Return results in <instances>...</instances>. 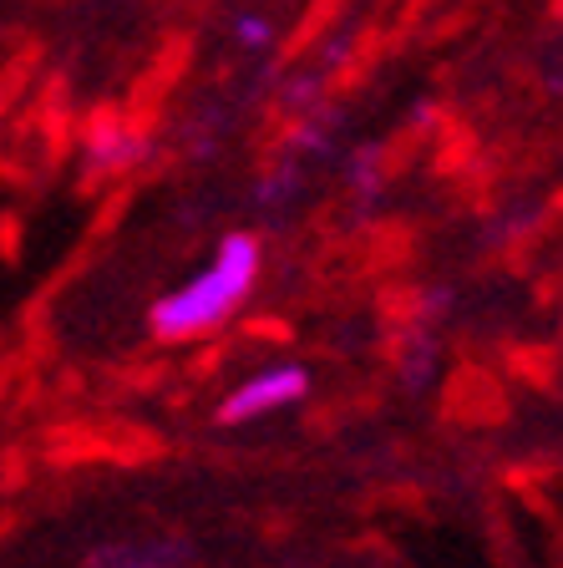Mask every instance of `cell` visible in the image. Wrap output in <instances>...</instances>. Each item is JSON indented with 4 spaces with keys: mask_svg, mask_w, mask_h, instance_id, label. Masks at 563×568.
I'll return each instance as SVG.
<instances>
[{
    "mask_svg": "<svg viewBox=\"0 0 563 568\" xmlns=\"http://www.w3.org/2000/svg\"><path fill=\"white\" fill-rule=\"evenodd\" d=\"M259 274H264V244H259L254 234H244V229L223 234L203 270H193L178 290H168L163 300H153V310H148V335L163 345L203 341V335L229 325V320L254 300Z\"/></svg>",
    "mask_w": 563,
    "mask_h": 568,
    "instance_id": "cell-1",
    "label": "cell"
},
{
    "mask_svg": "<svg viewBox=\"0 0 563 568\" xmlns=\"http://www.w3.org/2000/svg\"><path fill=\"white\" fill-rule=\"evenodd\" d=\"M305 390H310L305 366H294V361H284V366H264L223 396L219 426H244V422H259V416H274V412H284V406L305 402Z\"/></svg>",
    "mask_w": 563,
    "mask_h": 568,
    "instance_id": "cell-2",
    "label": "cell"
},
{
    "mask_svg": "<svg viewBox=\"0 0 563 568\" xmlns=\"http://www.w3.org/2000/svg\"><path fill=\"white\" fill-rule=\"evenodd\" d=\"M193 564V544L178 532H158V538H112V544L87 548L82 568H188Z\"/></svg>",
    "mask_w": 563,
    "mask_h": 568,
    "instance_id": "cell-3",
    "label": "cell"
},
{
    "mask_svg": "<svg viewBox=\"0 0 563 568\" xmlns=\"http://www.w3.org/2000/svg\"><path fill=\"white\" fill-rule=\"evenodd\" d=\"M82 158L92 173H132L148 158V132L132 128L128 118L102 112V118H92V128L82 138Z\"/></svg>",
    "mask_w": 563,
    "mask_h": 568,
    "instance_id": "cell-4",
    "label": "cell"
},
{
    "mask_svg": "<svg viewBox=\"0 0 563 568\" xmlns=\"http://www.w3.org/2000/svg\"><path fill=\"white\" fill-rule=\"evenodd\" d=\"M229 36H234V47L244 51V57H264V51H274V41H280V21H274L270 11H239L234 21H229Z\"/></svg>",
    "mask_w": 563,
    "mask_h": 568,
    "instance_id": "cell-5",
    "label": "cell"
},
{
    "mask_svg": "<svg viewBox=\"0 0 563 568\" xmlns=\"http://www.w3.org/2000/svg\"><path fill=\"white\" fill-rule=\"evenodd\" d=\"M294 183H300V173H294V168H274V173H270V178H259V189H254V199H259V203L290 199V193H294Z\"/></svg>",
    "mask_w": 563,
    "mask_h": 568,
    "instance_id": "cell-6",
    "label": "cell"
}]
</instances>
